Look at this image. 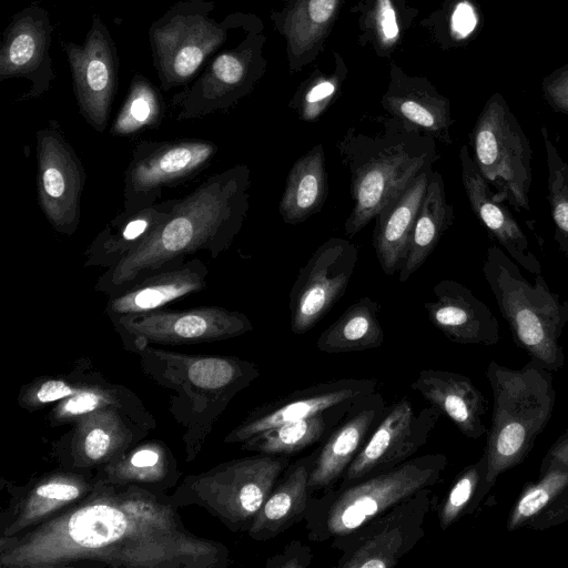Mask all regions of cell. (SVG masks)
Wrapping results in <instances>:
<instances>
[{
  "instance_id": "6da1fadb",
  "label": "cell",
  "mask_w": 568,
  "mask_h": 568,
  "mask_svg": "<svg viewBox=\"0 0 568 568\" xmlns=\"http://www.w3.org/2000/svg\"><path fill=\"white\" fill-rule=\"evenodd\" d=\"M83 562L226 567L230 555L222 544L190 534L174 507L154 491L101 479L71 508L20 535L1 538V567H69Z\"/></svg>"
},
{
  "instance_id": "7a4b0ae2",
  "label": "cell",
  "mask_w": 568,
  "mask_h": 568,
  "mask_svg": "<svg viewBox=\"0 0 568 568\" xmlns=\"http://www.w3.org/2000/svg\"><path fill=\"white\" fill-rule=\"evenodd\" d=\"M250 185L248 166L236 164L175 199L171 212L150 237L99 276L95 291L110 296L135 278L199 251L209 252L212 258L220 256L243 227Z\"/></svg>"
},
{
  "instance_id": "3957f363",
  "label": "cell",
  "mask_w": 568,
  "mask_h": 568,
  "mask_svg": "<svg viewBox=\"0 0 568 568\" xmlns=\"http://www.w3.org/2000/svg\"><path fill=\"white\" fill-rule=\"evenodd\" d=\"M436 140L388 114L351 125L336 149L349 173L352 210L344 233L354 237L424 170L440 158Z\"/></svg>"
},
{
  "instance_id": "277c9868",
  "label": "cell",
  "mask_w": 568,
  "mask_h": 568,
  "mask_svg": "<svg viewBox=\"0 0 568 568\" xmlns=\"http://www.w3.org/2000/svg\"><path fill=\"white\" fill-rule=\"evenodd\" d=\"M486 377L493 393V415L483 455L487 460V488L521 464L551 419L556 392L552 372L529 361L513 369L495 361Z\"/></svg>"
},
{
  "instance_id": "5b68a950",
  "label": "cell",
  "mask_w": 568,
  "mask_h": 568,
  "mask_svg": "<svg viewBox=\"0 0 568 568\" xmlns=\"http://www.w3.org/2000/svg\"><path fill=\"white\" fill-rule=\"evenodd\" d=\"M447 464L445 454H424L346 487L334 486L311 496L304 518L308 540L324 542L351 534L420 489L440 483Z\"/></svg>"
},
{
  "instance_id": "8992f818",
  "label": "cell",
  "mask_w": 568,
  "mask_h": 568,
  "mask_svg": "<svg viewBox=\"0 0 568 568\" xmlns=\"http://www.w3.org/2000/svg\"><path fill=\"white\" fill-rule=\"evenodd\" d=\"M483 274L515 344L538 365L559 371L565 363L560 337L568 322V302H560L542 274L530 284L496 244L487 248Z\"/></svg>"
},
{
  "instance_id": "52a82bcc",
  "label": "cell",
  "mask_w": 568,
  "mask_h": 568,
  "mask_svg": "<svg viewBox=\"0 0 568 568\" xmlns=\"http://www.w3.org/2000/svg\"><path fill=\"white\" fill-rule=\"evenodd\" d=\"M214 8L211 0H180L150 24L152 64L161 90L189 85L233 31L260 20L234 12L217 22L211 16Z\"/></svg>"
},
{
  "instance_id": "ba28073f",
  "label": "cell",
  "mask_w": 568,
  "mask_h": 568,
  "mask_svg": "<svg viewBox=\"0 0 568 568\" xmlns=\"http://www.w3.org/2000/svg\"><path fill=\"white\" fill-rule=\"evenodd\" d=\"M473 160L497 200L517 212L529 211L532 151L500 93L485 103L469 135Z\"/></svg>"
},
{
  "instance_id": "9c48e42d",
  "label": "cell",
  "mask_w": 568,
  "mask_h": 568,
  "mask_svg": "<svg viewBox=\"0 0 568 568\" xmlns=\"http://www.w3.org/2000/svg\"><path fill=\"white\" fill-rule=\"evenodd\" d=\"M262 31V22L245 30L236 43L221 48L194 80L173 95L171 105L178 121L225 112L255 89L267 65Z\"/></svg>"
},
{
  "instance_id": "30bf717a",
  "label": "cell",
  "mask_w": 568,
  "mask_h": 568,
  "mask_svg": "<svg viewBox=\"0 0 568 568\" xmlns=\"http://www.w3.org/2000/svg\"><path fill=\"white\" fill-rule=\"evenodd\" d=\"M287 456L258 454L230 460L194 476L190 490L203 507L233 531L250 529L278 477Z\"/></svg>"
},
{
  "instance_id": "8fae6325",
  "label": "cell",
  "mask_w": 568,
  "mask_h": 568,
  "mask_svg": "<svg viewBox=\"0 0 568 568\" xmlns=\"http://www.w3.org/2000/svg\"><path fill=\"white\" fill-rule=\"evenodd\" d=\"M219 151L204 139L144 140L138 143L123 174V214L161 200L163 190L183 184L205 169Z\"/></svg>"
},
{
  "instance_id": "7c38bea8",
  "label": "cell",
  "mask_w": 568,
  "mask_h": 568,
  "mask_svg": "<svg viewBox=\"0 0 568 568\" xmlns=\"http://www.w3.org/2000/svg\"><path fill=\"white\" fill-rule=\"evenodd\" d=\"M435 503L433 487L420 489L356 530L332 539L338 568H393L424 537Z\"/></svg>"
},
{
  "instance_id": "4fadbf2b",
  "label": "cell",
  "mask_w": 568,
  "mask_h": 568,
  "mask_svg": "<svg viewBox=\"0 0 568 568\" xmlns=\"http://www.w3.org/2000/svg\"><path fill=\"white\" fill-rule=\"evenodd\" d=\"M36 152L40 210L54 231L71 236L81 220L83 164L57 121L37 131Z\"/></svg>"
},
{
  "instance_id": "5bb4252c",
  "label": "cell",
  "mask_w": 568,
  "mask_h": 568,
  "mask_svg": "<svg viewBox=\"0 0 568 568\" xmlns=\"http://www.w3.org/2000/svg\"><path fill=\"white\" fill-rule=\"evenodd\" d=\"M123 342L134 349L150 343L182 345L217 342L253 329L250 318L237 311L207 305L183 311L156 310L112 321Z\"/></svg>"
},
{
  "instance_id": "9a60e30c",
  "label": "cell",
  "mask_w": 568,
  "mask_h": 568,
  "mask_svg": "<svg viewBox=\"0 0 568 568\" xmlns=\"http://www.w3.org/2000/svg\"><path fill=\"white\" fill-rule=\"evenodd\" d=\"M61 47L70 67L79 112L94 131L103 133L119 88L116 44L95 13L82 43L62 41Z\"/></svg>"
},
{
  "instance_id": "2e32d148",
  "label": "cell",
  "mask_w": 568,
  "mask_h": 568,
  "mask_svg": "<svg viewBox=\"0 0 568 568\" xmlns=\"http://www.w3.org/2000/svg\"><path fill=\"white\" fill-rule=\"evenodd\" d=\"M358 254L355 243L331 237L300 268L288 295L290 326L294 334L311 331L344 296Z\"/></svg>"
},
{
  "instance_id": "e0dca14e",
  "label": "cell",
  "mask_w": 568,
  "mask_h": 568,
  "mask_svg": "<svg viewBox=\"0 0 568 568\" xmlns=\"http://www.w3.org/2000/svg\"><path fill=\"white\" fill-rule=\"evenodd\" d=\"M442 415L433 405L417 408L407 396L387 406L377 427L347 467L338 487H346L412 459L426 444Z\"/></svg>"
},
{
  "instance_id": "ac0fdd59",
  "label": "cell",
  "mask_w": 568,
  "mask_h": 568,
  "mask_svg": "<svg viewBox=\"0 0 568 568\" xmlns=\"http://www.w3.org/2000/svg\"><path fill=\"white\" fill-rule=\"evenodd\" d=\"M53 30L48 11L30 4L14 13L2 32L0 81H30V88L19 98L20 101L40 98L55 80L50 55Z\"/></svg>"
},
{
  "instance_id": "d6986e66",
  "label": "cell",
  "mask_w": 568,
  "mask_h": 568,
  "mask_svg": "<svg viewBox=\"0 0 568 568\" xmlns=\"http://www.w3.org/2000/svg\"><path fill=\"white\" fill-rule=\"evenodd\" d=\"M378 388L374 378H339L313 384L254 408L225 438L242 444L272 427L314 416L331 407L355 403Z\"/></svg>"
},
{
  "instance_id": "ffe728a7",
  "label": "cell",
  "mask_w": 568,
  "mask_h": 568,
  "mask_svg": "<svg viewBox=\"0 0 568 568\" xmlns=\"http://www.w3.org/2000/svg\"><path fill=\"white\" fill-rule=\"evenodd\" d=\"M207 266L199 258H180L153 270L108 296L105 312L114 321L162 310L206 288Z\"/></svg>"
},
{
  "instance_id": "44dd1931",
  "label": "cell",
  "mask_w": 568,
  "mask_h": 568,
  "mask_svg": "<svg viewBox=\"0 0 568 568\" xmlns=\"http://www.w3.org/2000/svg\"><path fill=\"white\" fill-rule=\"evenodd\" d=\"M386 407L377 390L353 404L318 446L308 483L312 496L336 486L377 427Z\"/></svg>"
},
{
  "instance_id": "7402d4cb",
  "label": "cell",
  "mask_w": 568,
  "mask_h": 568,
  "mask_svg": "<svg viewBox=\"0 0 568 568\" xmlns=\"http://www.w3.org/2000/svg\"><path fill=\"white\" fill-rule=\"evenodd\" d=\"M381 104L386 114L452 145L450 129L454 120L449 100L440 94L426 78L410 77L392 63L389 82Z\"/></svg>"
},
{
  "instance_id": "603a6c76",
  "label": "cell",
  "mask_w": 568,
  "mask_h": 568,
  "mask_svg": "<svg viewBox=\"0 0 568 568\" xmlns=\"http://www.w3.org/2000/svg\"><path fill=\"white\" fill-rule=\"evenodd\" d=\"M435 298L424 303L430 323L458 344L493 346L499 341V323L490 308L462 283L442 280Z\"/></svg>"
},
{
  "instance_id": "cb8c5ba5",
  "label": "cell",
  "mask_w": 568,
  "mask_h": 568,
  "mask_svg": "<svg viewBox=\"0 0 568 568\" xmlns=\"http://www.w3.org/2000/svg\"><path fill=\"white\" fill-rule=\"evenodd\" d=\"M462 183L474 214L503 250L524 270L539 275L541 265L507 206L497 200L490 184L476 166L466 144L459 149Z\"/></svg>"
},
{
  "instance_id": "d4e9b609",
  "label": "cell",
  "mask_w": 568,
  "mask_h": 568,
  "mask_svg": "<svg viewBox=\"0 0 568 568\" xmlns=\"http://www.w3.org/2000/svg\"><path fill=\"white\" fill-rule=\"evenodd\" d=\"M99 479L62 470L36 479L10 505L1 538L20 535L88 497Z\"/></svg>"
},
{
  "instance_id": "484cf974",
  "label": "cell",
  "mask_w": 568,
  "mask_h": 568,
  "mask_svg": "<svg viewBox=\"0 0 568 568\" xmlns=\"http://www.w3.org/2000/svg\"><path fill=\"white\" fill-rule=\"evenodd\" d=\"M344 0H285L270 16L285 40L291 73L312 63L324 50Z\"/></svg>"
},
{
  "instance_id": "4316f807",
  "label": "cell",
  "mask_w": 568,
  "mask_h": 568,
  "mask_svg": "<svg viewBox=\"0 0 568 568\" xmlns=\"http://www.w3.org/2000/svg\"><path fill=\"white\" fill-rule=\"evenodd\" d=\"M568 521V465L546 453L536 480L527 481L514 501L506 529L547 530Z\"/></svg>"
},
{
  "instance_id": "83f0119b",
  "label": "cell",
  "mask_w": 568,
  "mask_h": 568,
  "mask_svg": "<svg viewBox=\"0 0 568 568\" xmlns=\"http://www.w3.org/2000/svg\"><path fill=\"white\" fill-rule=\"evenodd\" d=\"M410 388L447 416L467 438L478 439L487 433L483 423L486 398L469 377L428 368L418 373Z\"/></svg>"
},
{
  "instance_id": "f1b7e54d",
  "label": "cell",
  "mask_w": 568,
  "mask_h": 568,
  "mask_svg": "<svg viewBox=\"0 0 568 568\" xmlns=\"http://www.w3.org/2000/svg\"><path fill=\"white\" fill-rule=\"evenodd\" d=\"M317 449L290 463L278 477L247 530L252 539H273L304 520L312 496L308 483Z\"/></svg>"
},
{
  "instance_id": "f546056e",
  "label": "cell",
  "mask_w": 568,
  "mask_h": 568,
  "mask_svg": "<svg viewBox=\"0 0 568 568\" xmlns=\"http://www.w3.org/2000/svg\"><path fill=\"white\" fill-rule=\"evenodd\" d=\"M432 170L427 169L420 172L375 217L373 246L383 272L388 276L399 272L403 267L410 234Z\"/></svg>"
},
{
  "instance_id": "4dcf8cb0",
  "label": "cell",
  "mask_w": 568,
  "mask_h": 568,
  "mask_svg": "<svg viewBox=\"0 0 568 568\" xmlns=\"http://www.w3.org/2000/svg\"><path fill=\"white\" fill-rule=\"evenodd\" d=\"M175 199L160 201L132 214L119 213L85 250L84 267L116 266L141 246L165 220Z\"/></svg>"
},
{
  "instance_id": "1f68e13d",
  "label": "cell",
  "mask_w": 568,
  "mask_h": 568,
  "mask_svg": "<svg viewBox=\"0 0 568 568\" xmlns=\"http://www.w3.org/2000/svg\"><path fill=\"white\" fill-rule=\"evenodd\" d=\"M124 406L94 410L77 419L71 433V453L78 467L112 462L134 442L133 429L120 412Z\"/></svg>"
},
{
  "instance_id": "d6a6232c",
  "label": "cell",
  "mask_w": 568,
  "mask_h": 568,
  "mask_svg": "<svg viewBox=\"0 0 568 568\" xmlns=\"http://www.w3.org/2000/svg\"><path fill=\"white\" fill-rule=\"evenodd\" d=\"M328 195L325 151L318 143L300 156L285 180L278 213L286 224H298L318 213Z\"/></svg>"
},
{
  "instance_id": "836d02e7",
  "label": "cell",
  "mask_w": 568,
  "mask_h": 568,
  "mask_svg": "<svg viewBox=\"0 0 568 568\" xmlns=\"http://www.w3.org/2000/svg\"><path fill=\"white\" fill-rule=\"evenodd\" d=\"M351 12L358 28V42L379 58H389L419 14L406 0H357Z\"/></svg>"
},
{
  "instance_id": "e575fe53",
  "label": "cell",
  "mask_w": 568,
  "mask_h": 568,
  "mask_svg": "<svg viewBox=\"0 0 568 568\" xmlns=\"http://www.w3.org/2000/svg\"><path fill=\"white\" fill-rule=\"evenodd\" d=\"M454 207L447 201L442 174L432 170L428 185L410 234L408 251L399 273L406 282L425 263L454 222Z\"/></svg>"
},
{
  "instance_id": "d590c367",
  "label": "cell",
  "mask_w": 568,
  "mask_h": 568,
  "mask_svg": "<svg viewBox=\"0 0 568 568\" xmlns=\"http://www.w3.org/2000/svg\"><path fill=\"white\" fill-rule=\"evenodd\" d=\"M354 403L331 407L314 416L266 429L244 443L242 449L258 454L293 456L322 444Z\"/></svg>"
},
{
  "instance_id": "8d00e7d4",
  "label": "cell",
  "mask_w": 568,
  "mask_h": 568,
  "mask_svg": "<svg viewBox=\"0 0 568 568\" xmlns=\"http://www.w3.org/2000/svg\"><path fill=\"white\" fill-rule=\"evenodd\" d=\"M379 304L364 296L351 304L342 315L325 328L316 347L327 354L362 352L381 347L384 331L379 322Z\"/></svg>"
},
{
  "instance_id": "74e56055",
  "label": "cell",
  "mask_w": 568,
  "mask_h": 568,
  "mask_svg": "<svg viewBox=\"0 0 568 568\" xmlns=\"http://www.w3.org/2000/svg\"><path fill=\"white\" fill-rule=\"evenodd\" d=\"M186 379L213 394L225 406L235 394L260 376L257 366L233 356L187 357Z\"/></svg>"
},
{
  "instance_id": "f35d334b",
  "label": "cell",
  "mask_w": 568,
  "mask_h": 568,
  "mask_svg": "<svg viewBox=\"0 0 568 568\" xmlns=\"http://www.w3.org/2000/svg\"><path fill=\"white\" fill-rule=\"evenodd\" d=\"M165 114V102L160 90L143 74L135 73L126 97L113 120L110 134L130 138L160 126Z\"/></svg>"
},
{
  "instance_id": "ab89813d",
  "label": "cell",
  "mask_w": 568,
  "mask_h": 568,
  "mask_svg": "<svg viewBox=\"0 0 568 568\" xmlns=\"http://www.w3.org/2000/svg\"><path fill=\"white\" fill-rule=\"evenodd\" d=\"M169 453L160 443L142 444L110 462L99 479L151 490L169 478Z\"/></svg>"
},
{
  "instance_id": "60d3db41",
  "label": "cell",
  "mask_w": 568,
  "mask_h": 568,
  "mask_svg": "<svg viewBox=\"0 0 568 568\" xmlns=\"http://www.w3.org/2000/svg\"><path fill=\"white\" fill-rule=\"evenodd\" d=\"M347 74L343 57L333 52L332 68L314 70L296 89L288 106L302 121H317L341 94Z\"/></svg>"
},
{
  "instance_id": "b9f144b4",
  "label": "cell",
  "mask_w": 568,
  "mask_h": 568,
  "mask_svg": "<svg viewBox=\"0 0 568 568\" xmlns=\"http://www.w3.org/2000/svg\"><path fill=\"white\" fill-rule=\"evenodd\" d=\"M487 460L484 455L465 466L454 478L437 506L439 528L444 531L465 516L473 515L487 497Z\"/></svg>"
},
{
  "instance_id": "7bdbcfd3",
  "label": "cell",
  "mask_w": 568,
  "mask_h": 568,
  "mask_svg": "<svg viewBox=\"0 0 568 568\" xmlns=\"http://www.w3.org/2000/svg\"><path fill=\"white\" fill-rule=\"evenodd\" d=\"M547 163V190L554 239L560 252L568 258V163L562 159L546 128L541 129Z\"/></svg>"
},
{
  "instance_id": "ee69618b",
  "label": "cell",
  "mask_w": 568,
  "mask_h": 568,
  "mask_svg": "<svg viewBox=\"0 0 568 568\" xmlns=\"http://www.w3.org/2000/svg\"><path fill=\"white\" fill-rule=\"evenodd\" d=\"M120 392L115 387L108 388L106 386L89 384L85 386L82 383L73 395L57 402L58 404L49 417L53 424H63L77 420L98 409L124 406Z\"/></svg>"
},
{
  "instance_id": "f6af8a7d",
  "label": "cell",
  "mask_w": 568,
  "mask_h": 568,
  "mask_svg": "<svg viewBox=\"0 0 568 568\" xmlns=\"http://www.w3.org/2000/svg\"><path fill=\"white\" fill-rule=\"evenodd\" d=\"M82 383L72 382L64 377H51L33 382L27 392L23 390L20 400L27 408L40 407L53 402H60L73 395Z\"/></svg>"
},
{
  "instance_id": "bcb514c9",
  "label": "cell",
  "mask_w": 568,
  "mask_h": 568,
  "mask_svg": "<svg viewBox=\"0 0 568 568\" xmlns=\"http://www.w3.org/2000/svg\"><path fill=\"white\" fill-rule=\"evenodd\" d=\"M314 559L312 548L301 540H292L284 548L271 556L266 568H307Z\"/></svg>"
},
{
  "instance_id": "7dc6e473",
  "label": "cell",
  "mask_w": 568,
  "mask_h": 568,
  "mask_svg": "<svg viewBox=\"0 0 568 568\" xmlns=\"http://www.w3.org/2000/svg\"><path fill=\"white\" fill-rule=\"evenodd\" d=\"M542 93L555 111L568 114V65L544 80Z\"/></svg>"
},
{
  "instance_id": "c3c4849f",
  "label": "cell",
  "mask_w": 568,
  "mask_h": 568,
  "mask_svg": "<svg viewBox=\"0 0 568 568\" xmlns=\"http://www.w3.org/2000/svg\"><path fill=\"white\" fill-rule=\"evenodd\" d=\"M547 453L568 465V428L554 442Z\"/></svg>"
}]
</instances>
